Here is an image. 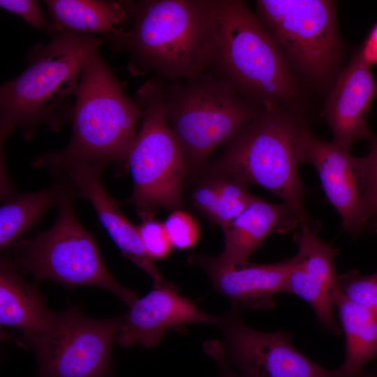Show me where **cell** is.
Returning a JSON list of instances; mask_svg holds the SVG:
<instances>
[{"mask_svg": "<svg viewBox=\"0 0 377 377\" xmlns=\"http://www.w3.org/2000/svg\"><path fill=\"white\" fill-rule=\"evenodd\" d=\"M52 36L48 43L33 47L24 71L1 87V147L17 128L28 140L41 126L59 131L69 120L87 57L108 40L67 31Z\"/></svg>", "mask_w": 377, "mask_h": 377, "instance_id": "obj_3", "label": "cell"}, {"mask_svg": "<svg viewBox=\"0 0 377 377\" xmlns=\"http://www.w3.org/2000/svg\"><path fill=\"white\" fill-rule=\"evenodd\" d=\"M370 223L372 230L377 228V215L375 216L374 218H372L370 221L369 222Z\"/></svg>", "mask_w": 377, "mask_h": 377, "instance_id": "obj_31", "label": "cell"}, {"mask_svg": "<svg viewBox=\"0 0 377 377\" xmlns=\"http://www.w3.org/2000/svg\"><path fill=\"white\" fill-rule=\"evenodd\" d=\"M294 238L298 251L293 257L286 293L308 303L327 333L339 335L342 330L334 313L333 300L338 286L335 257L339 251L310 229L300 228Z\"/></svg>", "mask_w": 377, "mask_h": 377, "instance_id": "obj_14", "label": "cell"}, {"mask_svg": "<svg viewBox=\"0 0 377 377\" xmlns=\"http://www.w3.org/2000/svg\"><path fill=\"white\" fill-rule=\"evenodd\" d=\"M333 300L345 337V356L339 369L347 376H356L377 357V318L344 295L339 284L333 292Z\"/></svg>", "mask_w": 377, "mask_h": 377, "instance_id": "obj_22", "label": "cell"}, {"mask_svg": "<svg viewBox=\"0 0 377 377\" xmlns=\"http://www.w3.org/2000/svg\"><path fill=\"white\" fill-rule=\"evenodd\" d=\"M54 314L36 286L24 279L10 254H4L0 262L1 325L20 330L25 341L45 331Z\"/></svg>", "mask_w": 377, "mask_h": 377, "instance_id": "obj_20", "label": "cell"}, {"mask_svg": "<svg viewBox=\"0 0 377 377\" xmlns=\"http://www.w3.org/2000/svg\"><path fill=\"white\" fill-rule=\"evenodd\" d=\"M302 148L304 163H310L316 169L343 230L356 237L367 226L357 157L350 150L319 138L309 128L304 132Z\"/></svg>", "mask_w": 377, "mask_h": 377, "instance_id": "obj_13", "label": "cell"}, {"mask_svg": "<svg viewBox=\"0 0 377 377\" xmlns=\"http://www.w3.org/2000/svg\"><path fill=\"white\" fill-rule=\"evenodd\" d=\"M142 220V223L137 227L147 254L154 260L165 258L173 248L163 223L154 218Z\"/></svg>", "mask_w": 377, "mask_h": 377, "instance_id": "obj_27", "label": "cell"}, {"mask_svg": "<svg viewBox=\"0 0 377 377\" xmlns=\"http://www.w3.org/2000/svg\"><path fill=\"white\" fill-rule=\"evenodd\" d=\"M338 284L344 295L377 318V272L362 275L357 269L351 270L339 275Z\"/></svg>", "mask_w": 377, "mask_h": 377, "instance_id": "obj_24", "label": "cell"}, {"mask_svg": "<svg viewBox=\"0 0 377 377\" xmlns=\"http://www.w3.org/2000/svg\"><path fill=\"white\" fill-rule=\"evenodd\" d=\"M300 221L289 206L256 197L246 209L222 228L224 246L217 256L193 254L190 260L205 271L244 266L251 255L273 232L288 233Z\"/></svg>", "mask_w": 377, "mask_h": 377, "instance_id": "obj_15", "label": "cell"}, {"mask_svg": "<svg viewBox=\"0 0 377 377\" xmlns=\"http://www.w3.org/2000/svg\"><path fill=\"white\" fill-rule=\"evenodd\" d=\"M163 223L173 249H191L200 239V227L198 222L182 209L171 212Z\"/></svg>", "mask_w": 377, "mask_h": 377, "instance_id": "obj_26", "label": "cell"}, {"mask_svg": "<svg viewBox=\"0 0 377 377\" xmlns=\"http://www.w3.org/2000/svg\"><path fill=\"white\" fill-rule=\"evenodd\" d=\"M204 351L210 356L218 366L216 377H239L238 374L228 364L223 345L221 341L209 340L203 343Z\"/></svg>", "mask_w": 377, "mask_h": 377, "instance_id": "obj_29", "label": "cell"}, {"mask_svg": "<svg viewBox=\"0 0 377 377\" xmlns=\"http://www.w3.org/2000/svg\"><path fill=\"white\" fill-rule=\"evenodd\" d=\"M220 314L208 313L196 302L177 293V286L154 288L122 315L117 336L124 348L158 346L170 329L191 324L217 326Z\"/></svg>", "mask_w": 377, "mask_h": 377, "instance_id": "obj_12", "label": "cell"}, {"mask_svg": "<svg viewBox=\"0 0 377 377\" xmlns=\"http://www.w3.org/2000/svg\"><path fill=\"white\" fill-rule=\"evenodd\" d=\"M193 182L190 197L193 207L221 229L256 198L248 191V186L226 173L206 166Z\"/></svg>", "mask_w": 377, "mask_h": 377, "instance_id": "obj_21", "label": "cell"}, {"mask_svg": "<svg viewBox=\"0 0 377 377\" xmlns=\"http://www.w3.org/2000/svg\"><path fill=\"white\" fill-rule=\"evenodd\" d=\"M165 85V80L153 77L135 93L142 123L128 154L133 189L124 203L134 206L142 219L154 218L158 209L172 212L184 206L188 168L167 119Z\"/></svg>", "mask_w": 377, "mask_h": 377, "instance_id": "obj_7", "label": "cell"}, {"mask_svg": "<svg viewBox=\"0 0 377 377\" xmlns=\"http://www.w3.org/2000/svg\"><path fill=\"white\" fill-rule=\"evenodd\" d=\"M226 360L239 377H371V373L349 376L338 368H325L300 351L287 331L267 332L247 325L241 309L231 306L220 314Z\"/></svg>", "mask_w": 377, "mask_h": 377, "instance_id": "obj_11", "label": "cell"}, {"mask_svg": "<svg viewBox=\"0 0 377 377\" xmlns=\"http://www.w3.org/2000/svg\"><path fill=\"white\" fill-rule=\"evenodd\" d=\"M142 110L124 91L112 69L103 61L99 47L84 63L75 101L70 115L73 133L62 149L40 155L34 162L54 175L63 177L81 165L113 163L121 172L137 134Z\"/></svg>", "mask_w": 377, "mask_h": 377, "instance_id": "obj_2", "label": "cell"}, {"mask_svg": "<svg viewBox=\"0 0 377 377\" xmlns=\"http://www.w3.org/2000/svg\"><path fill=\"white\" fill-rule=\"evenodd\" d=\"M308 128L284 108L264 110L205 166L248 186L255 184L269 191L290 207L301 228L318 232L305 207L299 169L304 163L303 136Z\"/></svg>", "mask_w": 377, "mask_h": 377, "instance_id": "obj_4", "label": "cell"}, {"mask_svg": "<svg viewBox=\"0 0 377 377\" xmlns=\"http://www.w3.org/2000/svg\"><path fill=\"white\" fill-rule=\"evenodd\" d=\"M373 231L375 232L376 234H377V228H374L373 229Z\"/></svg>", "mask_w": 377, "mask_h": 377, "instance_id": "obj_33", "label": "cell"}, {"mask_svg": "<svg viewBox=\"0 0 377 377\" xmlns=\"http://www.w3.org/2000/svg\"><path fill=\"white\" fill-rule=\"evenodd\" d=\"M207 71L263 110L283 108L298 95L288 60L244 1L217 0L215 41Z\"/></svg>", "mask_w": 377, "mask_h": 377, "instance_id": "obj_5", "label": "cell"}, {"mask_svg": "<svg viewBox=\"0 0 377 377\" xmlns=\"http://www.w3.org/2000/svg\"><path fill=\"white\" fill-rule=\"evenodd\" d=\"M368 140V154L357 157L362 186L363 210L367 225L377 215V135L373 134Z\"/></svg>", "mask_w": 377, "mask_h": 377, "instance_id": "obj_25", "label": "cell"}, {"mask_svg": "<svg viewBox=\"0 0 377 377\" xmlns=\"http://www.w3.org/2000/svg\"><path fill=\"white\" fill-rule=\"evenodd\" d=\"M0 6L3 9L19 15L35 28L47 31L48 33L50 22L47 20L38 1L1 0Z\"/></svg>", "mask_w": 377, "mask_h": 377, "instance_id": "obj_28", "label": "cell"}, {"mask_svg": "<svg viewBox=\"0 0 377 377\" xmlns=\"http://www.w3.org/2000/svg\"><path fill=\"white\" fill-rule=\"evenodd\" d=\"M217 0L135 2L130 26L108 38L133 75L183 80L205 73L216 36Z\"/></svg>", "mask_w": 377, "mask_h": 377, "instance_id": "obj_1", "label": "cell"}, {"mask_svg": "<svg viewBox=\"0 0 377 377\" xmlns=\"http://www.w3.org/2000/svg\"><path fill=\"white\" fill-rule=\"evenodd\" d=\"M135 1H44L50 20L48 33L67 31L107 38L126 30L131 24Z\"/></svg>", "mask_w": 377, "mask_h": 377, "instance_id": "obj_19", "label": "cell"}, {"mask_svg": "<svg viewBox=\"0 0 377 377\" xmlns=\"http://www.w3.org/2000/svg\"><path fill=\"white\" fill-rule=\"evenodd\" d=\"M257 15L286 59L323 81L340 55L335 3L325 0H258Z\"/></svg>", "mask_w": 377, "mask_h": 377, "instance_id": "obj_9", "label": "cell"}, {"mask_svg": "<svg viewBox=\"0 0 377 377\" xmlns=\"http://www.w3.org/2000/svg\"><path fill=\"white\" fill-rule=\"evenodd\" d=\"M372 377H377V367L376 368V370L374 373H371Z\"/></svg>", "mask_w": 377, "mask_h": 377, "instance_id": "obj_32", "label": "cell"}, {"mask_svg": "<svg viewBox=\"0 0 377 377\" xmlns=\"http://www.w3.org/2000/svg\"><path fill=\"white\" fill-rule=\"evenodd\" d=\"M364 59L371 66L377 64V23L369 32L362 47H360Z\"/></svg>", "mask_w": 377, "mask_h": 377, "instance_id": "obj_30", "label": "cell"}, {"mask_svg": "<svg viewBox=\"0 0 377 377\" xmlns=\"http://www.w3.org/2000/svg\"><path fill=\"white\" fill-rule=\"evenodd\" d=\"M73 189L59 205L53 226L13 246V260L34 281H54L68 288L93 286L105 290L131 306L137 293L119 283L108 271L94 235L79 221Z\"/></svg>", "mask_w": 377, "mask_h": 377, "instance_id": "obj_8", "label": "cell"}, {"mask_svg": "<svg viewBox=\"0 0 377 377\" xmlns=\"http://www.w3.org/2000/svg\"><path fill=\"white\" fill-rule=\"evenodd\" d=\"M376 95L377 83L371 65L359 48L337 79L323 110L332 142L350 150L355 142L370 138L373 133L367 117Z\"/></svg>", "mask_w": 377, "mask_h": 377, "instance_id": "obj_16", "label": "cell"}, {"mask_svg": "<svg viewBox=\"0 0 377 377\" xmlns=\"http://www.w3.org/2000/svg\"><path fill=\"white\" fill-rule=\"evenodd\" d=\"M293 258L271 264H251L235 268L205 270L213 289L227 298L231 306L272 309L274 297L286 293Z\"/></svg>", "mask_w": 377, "mask_h": 377, "instance_id": "obj_18", "label": "cell"}, {"mask_svg": "<svg viewBox=\"0 0 377 377\" xmlns=\"http://www.w3.org/2000/svg\"><path fill=\"white\" fill-rule=\"evenodd\" d=\"M105 167L101 164L77 165L63 177L71 182L80 197L90 202L102 226L121 253L151 278L154 288L174 286L147 254L138 227L124 216L103 186L101 175Z\"/></svg>", "mask_w": 377, "mask_h": 377, "instance_id": "obj_17", "label": "cell"}, {"mask_svg": "<svg viewBox=\"0 0 377 377\" xmlns=\"http://www.w3.org/2000/svg\"><path fill=\"white\" fill-rule=\"evenodd\" d=\"M75 189L67 178L33 193L13 194L0 208V249L10 247L23 234L33 228L54 205H59Z\"/></svg>", "mask_w": 377, "mask_h": 377, "instance_id": "obj_23", "label": "cell"}, {"mask_svg": "<svg viewBox=\"0 0 377 377\" xmlns=\"http://www.w3.org/2000/svg\"><path fill=\"white\" fill-rule=\"evenodd\" d=\"M121 320L91 318L76 306L54 312L45 331L24 341L35 353L38 377H107Z\"/></svg>", "mask_w": 377, "mask_h": 377, "instance_id": "obj_10", "label": "cell"}, {"mask_svg": "<svg viewBox=\"0 0 377 377\" xmlns=\"http://www.w3.org/2000/svg\"><path fill=\"white\" fill-rule=\"evenodd\" d=\"M164 104L191 182L218 147L226 146L264 110L208 71L187 80L165 81Z\"/></svg>", "mask_w": 377, "mask_h": 377, "instance_id": "obj_6", "label": "cell"}]
</instances>
